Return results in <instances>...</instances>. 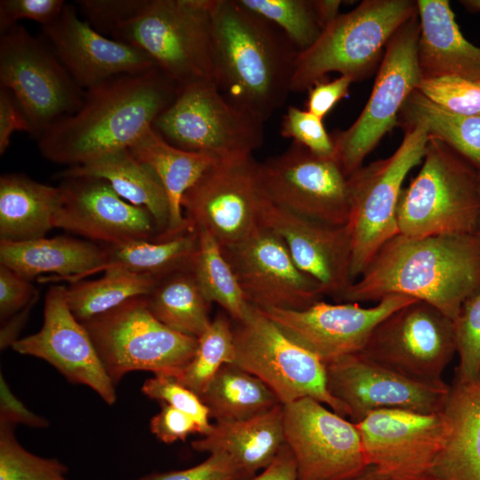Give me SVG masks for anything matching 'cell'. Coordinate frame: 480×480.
<instances>
[{
  "instance_id": "obj_1",
  "label": "cell",
  "mask_w": 480,
  "mask_h": 480,
  "mask_svg": "<svg viewBox=\"0 0 480 480\" xmlns=\"http://www.w3.org/2000/svg\"><path fill=\"white\" fill-rule=\"evenodd\" d=\"M480 290V235L407 237L384 244L340 302H379L404 295L436 307L454 319Z\"/></svg>"
},
{
  "instance_id": "obj_2",
  "label": "cell",
  "mask_w": 480,
  "mask_h": 480,
  "mask_svg": "<svg viewBox=\"0 0 480 480\" xmlns=\"http://www.w3.org/2000/svg\"><path fill=\"white\" fill-rule=\"evenodd\" d=\"M179 85L158 67L85 91L82 107L38 139L47 160L68 167L128 148L174 100Z\"/></svg>"
},
{
  "instance_id": "obj_3",
  "label": "cell",
  "mask_w": 480,
  "mask_h": 480,
  "mask_svg": "<svg viewBox=\"0 0 480 480\" xmlns=\"http://www.w3.org/2000/svg\"><path fill=\"white\" fill-rule=\"evenodd\" d=\"M214 84L266 122L286 101L299 52L275 25L238 0H212Z\"/></svg>"
},
{
  "instance_id": "obj_4",
  "label": "cell",
  "mask_w": 480,
  "mask_h": 480,
  "mask_svg": "<svg viewBox=\"0 0 480 480\" xmlns=\"http://www.w3.org/2000/svg\"><path fill=\"white\" fill-rule=\"evenodd\" d=\"M396 217L399 234L407 237L478 234L480 172L429 135L421 168L401 192Z\"/></svg>"
},
{
  "instance_id": "obj_5",
  "label": "cell",
  "mask_w": 480,
  "mask_h": 480,
  "mask_svg": "<svg viewBox=\"0 0 480 480\" xmlns=\"http://www.w3.org/2000/svg\"><path fill=\"white\" fill-rule=\"evenodd\" d=\"M417 13V1L364 0L340 14L309 48L298 53L291 92L308 91L331 72L355 82L366 78L380 65L392 36Z\"/></svg>"
},
{
  "instance_id": "obj_6",
  "label": "cell",
  "mask_w": 480,
  "mask_h": 480,
  "mask_svg": "<svg viewBox=\"0 0 480 480\" xmlns=\"http://www.w3.org/2000/svg\"><path fill=\"white\" fill-rule=\"evenodd\" d=\"M212 0H146L112 38L148 54L179 86L214 83Z\"/></svg>"
},
{
  "instance_id": "obj_7",
  "label": "cell",
  "mask_w": 480,
  "mask_h": 480,
  "mask_svg": "<svg viewBox=\"0 0 480 480\" xmlns=\"http://www.w3.org/2000/svg\"><path fill=\"white\" fill-rule=\"evenodd\" d=\"M404 138L387 158L361 166L348 177L354 282L389 239L399 234L397 206L407 174L424 158L429 133L420 122L401 125Z\"/></svg>"
},
{
  "instance_id": "obj_8",
  "label": "cell",
  "mask_w": 480,
  "mask_h": 480,
  "mask_svg": "<svg viewBox=\"0 0 480 480\" xmlns=\"http://www.w3.org/2000/svg\"><path fill=\"white\" fill-rule=\"evenodd\" d=\"M114 385L128 372L173 376L193 357L198 339L177 332L149 311L146 296L82 323Z\"/></svg>"
},
{
  "instance_id": "obj_9",
  "label": "cell",
  "mask_w": 480,
  "mask_h": 480,
  "mask_svg": "<svg viewBox=\"0 0 480 480\" xmlns=\"http://www.w3.org/2000/svg\"><path fill=\"white\" fill-rule=\"evenodd\" d=\"M232 324V364L260 379L282 405L308 397L342 417L348 416L345 407L327 389L325 364L288 337L258 308L252 305L242 320Z\"/></svg>"
},
{
  "instance_id": "obj_10",
  "label": "cell",
  "mask_w": 480,
  "mask_h": 480,
  "mask_svg": "<svg viewBox=\"0 0 480 480\" xmlns=\"http://www.w3.org/2000/svg\"><path fill=\"white\" fill-rule=\"evenodd\" d=\"M263 124L204 81L179 86L152 129L172 146L223 159L252 155L262 145Z\"/></svg>"
},
{
  "instance_id": "obj_11",
  "label": "cell",
  "mask_w": 480,
  "mask_h": 480,
  "mask_svg": "<svg viewBox=\"0 0 480 480\" xmlns=\"http://www.w3.org/2000/svg\"><path fill=\"white\" fill-rule=\"evenodd\" d=\"M0 88L14 95L36 139L76 112L85 93L48 43L18 24L1 35Z\"/></svg>"
},
{
  "instance_id": "obj_12",
  "label": "cell",
  "mask_w": 480,
  "mask_h": 480,
  "mask_svg": "<svg viewBox=\"0 0 480 480\" xmlns=\"http://www.w3.org/2000/svg\"><path fill=\"white\" fill-rule=\"evenodd\" d=\"M418 13L403 24L385 47L364 109L345 131L332 137L335 160L346 177L363 165L381 139L398 125V116L422 75L418 62Z\"/></svg>"
},
{
  "instance_id": "obj_13",
  "label": "cell",
  "mask_w": 480,
  "mask_h": 480,
  "mask_svg": "<svg viewBox=\"0 0 480 480\" xmlns=\"http://www.w3.org/2000/svg\"><path fill=\"white\" fill-rule=\"evenodd\" d=\"M268 198L252 155L219 159L185 193L184 218L210 233L221 248L236 244L262 226Z\"/></svg>"
},
{
  "instance_id": "obj_14",
  "label": "cell",
  "mask_w": 480,
  "mask_h": 480,
  "mask_svg": "<svg viewBox=\"0 0 480 480\" xmlns=\"http://www.w3.org/2000/svg\"><path fill=\"white\" fill-rule=\"evenodd\" d=\"M362 352L410 379L442 383L456 354L452 319L416 300L380 321Z\"/></svg>"
},
{
  "instance_id": "obj_15",
  "label": "cell",
  "mask_w": 480,
  "mask_h": 480,
  "mask_svg": "<svg viewBox=\"0 0 480 480\" xmlns=\"http://www.w3.org/2000/svg\"><path fill=\"white\" fill-rule=\"evenodd\" d=\"M283 408L298 480H349L369 468L355 423L308 397Z\"/></svg>"
},
{
  "instance_id": "obj_16",
  "label": "cell",
  "mask_w": 480,
  "mask_h": 480,
  "mask_svg": "<svg viewBox=\"0 0 480 480\" xmlns=\"http://www.w3.org/2000/svg\"><path fill=\"white\" fill-rule=\"evenodd\" d=\"M259 174L275 204L325 224L347 225L348 177L335 159L316 156L292 141L283 153L259 162Z\"/></svg>"
},
{
  "instance_id": "obj_17",
  "label": "cell",
  "mask_w": 480,
  "mask_h": 480,
  "mask_svg": "<svg viewBox=\"0 0 480 480\" xmlns=\"http://www.w3.org/2000/svg\"><path fill=\"white\" fill-rule=\"evenodd\" d=\"M325 376L330 395L345 407L353 423L382 409L441 412L450 392V385L444 381L426 383L410 379L363 352L326 364Z\"/></svg>"
},
{
  "instance_id": "obj_18",
  "label": "cell",
  "mask_w": 480,
  "mask_h": 480,
  "mask_svg": "<svg viewBox=\"0 0 480 480\" xmlns=\"http://www.w3.org/2000/svg\"><path fill=\"white\" fill-rule=\"evenodd\" d=\"M366 460L388 480H435L434 466L446 423L443 411L382 409L355 423Z\"/></svg>"
},
{
  "instance_id": "obj_19",
  "label": "cell",
  "mask_w": 480,
  "mask_h": 480,
  "mask_svg": "<svg viewBox=\"0 0 480 480\" xmlns=\"http://www.w3.org/2000/svg\"><path fill=\"white\" fill-rule=\"evenodd\" d=\"M221 250L246 300L260 309L302 310L325 296L295 265L283 240L264 226Z\"/></svg>"
},
{
  "instance_id": "obj_20",
  "label": "cell",
  "mask_w": 480,
  "mask_h": 480,
  "mask_svg": "<svg viewBox=\"0 0 480 480\" xmlns=\"http://www.w3.org/2000/svg\"><path fill=\"white\" fill-rule=\"evenodd\" d=\"M416 299L391 295L372 307L317 301L302 310L260 309L288 337L324 364L362 352L375 327L389 314Z\"/></svg>"
},
{
  "instance_id": "obj_21",
  "label": "cell",
  "mask_w": 480,
  "mask_h": 480,
  "mask_svg": "<svg viewBox=\"0 0 480 480\" xmlns=\"http://www.w3.org/2000/svg\"><path fill=\"white\" fill-rule=\"evenodd\" d=\"M65 289L66 285L62 284L48 289L41 329L34 334L18 339L11 347L19 354L46 361L68 382L92 388L111 405L116 400L115 385L86 328L68 307Z\"/></svg>"
},
{
  "instance_id": "obj_22",
  "label": "cell",
  "mask_w": 480,
  "mask_h": 480,
  "mask_svg": "<svg viewBox=\"0 0 480 480\" xmlns=\"http://www.w3.org/2000/svg\"><path fill=\"white\" fill-rule=\"evenodd\" d=\"M62 198L53 228H61L102 246L135 240H156L151 214L123 199L104 180L61 179Z\"/></svg>"
},
{
  "instance_id": "obj_23",
  "label": "cell",
  "mask_w": 480,
  "mask_h": 480,
  "mask_svg": "<svg viewBox=\"0 0 480 480\" xmlns=\"http://www.w3.org/2000/svg\"><path fill=\"white\" fill-rule=\"evenodd\" d=\"M42 30L59 60L84 92L113 77L141 74L157 67L142 50L96 31L68 4Z\"/></svg>"
},
{
  "instance_id": "obj_24",
  "label": "cell",
  "mask_w": 480,
  "mask_h": 480,
  "mask_svg": "<svg viewBox=\"0 0 480 480\" xmlns=\"http://www.w3.org/2000/svg\"><path fill=\"white\" fill-rule=\"evenodd\" d=\"M262 226L283 240L295 265L322 286L324 295L340 302L354 282L351 238L347 225L333 226L310 220L268 199Z\"/></svg>"
},
{
  "instance_id": "obj_25",
  "label": "cell",
  "mask_w": 480,
  "mask_h": 480,
  "mask_svg": "<svg viewBox=\"0 0 480 480\" xmlns=\"http://www.w3.org/2000/svg\"><path fill=\"white\" fill-rule=\"evenodd\" d=\"M105 248L88 240L68 236L21 242L0 241V265L31 281L84 280L105 260Z\"/></svg>"
},
{
  "instance_id": "obj_26",
  "label": "cell",
  "mask_w": 480,
  "mask_h": 480,
  "mask_svg": "<svg viewBox=\"0 0 480 480\" xmlns=\"http://www.w3.org/2000/svg\"><path fill=\"white\" fill-rule=\"evenodd\" d=\"M418 62L422 79L480 82V46L464 37L448 0H417Z\"/></svg>"
},
{
  "instance_id": "obj_27",
  "label": "cell",
  "mask_w": 480,
  "mask_h": 480,
  "mask_svg": "<svg viewBox=\"0 0 480 480\" xmlns=\"http://www.w3.org/2000/svg\"><path fill=\"white\" fill-rule=\"evenodd\" d=\"M443 413L446 429L435 480H480V379H453Z\"/></svg>"
},
{
  "instance_id": "obj_28",
  "label": "cell",
  "mask_w": 480,
  "mask_h": 480,
  "mask_svg": "<svg viewBox=\"0 0 480 480\" xmlns=\"http://www.w3.org/2000/svg\"><path fill=\"white\" fill-rule=\"evenodd\" d=\"M284 444V408L277 404L247 420L216 421L191 446L196 452L227 454L252 478L271 464Z\"/></svg>"
},
{
  "instance_id": "obj_29",
  "label": "cell",
  "mask_w": 480,
  "mask_h": 480,
  "mask_svg": "<svg viewBox=\"0 0 480 480\" xmlns=\"http://www.w3.org/2000/svg\"><path fill=\"white\" fill-rule=\"evenodd\" d=\"M59 179L94 177L106 180L125 201L145 208L156 224L159 240L165 234L170 205L163 184L148 164L128 148L116 150L81 165L68 167L56 174Z\"/></svg>"
},
{
  "instance_id": "obj_30",
  "label": "cell",
  "mask_w": 480,
  "mask_h": 480,
  "mask_svg": "<svg viewBox=\"0 0 480 480\" xmlns=\"http://www.w3.org/2000/svg\"><path fill=\"white\" fill-rule=\"evenodd\" d=\"M131 153L148 164L160 179L170 205L165 234L159 240L175 237L193 228L184 218L181 201L185 193L220 158L171 145L149 127L131 147Z\"/></svg>"
},
{
  "instance_id": "obj_31",
  "label": "cell",
  "mask_w": 480,
  "mask_h": 480,
  "mask_svg": "<svg viewBox=\"0 0 480 480\" xmlns=\"http://www.w3.org/2000/svg\"><path fill=\"white\" fill-rule=\"evenodd\" d=\"M60 188L20 173L0 177V241L21 242L44 237L53 228L60 205Z\"/></svg>"
},
{
  "instance_id": "obj_32",
  "label": "cell",
  "mask_w": 480,
  "mask_h": 480,
  "mask_svg": "<svg viewBox=\"0 0 480 480\" xmlns=\"http://www.w3.org/2000/svg\"><path fill=\"white\" fill-rule=\"evenodd\" d=\"M198 247L195 228L166 240H135L104 246L105 260L90 276L109 269H124L162 278L169 274L191 270Z\"/></svg>"
},
{
  "instance_id": "obj_33",
  "label": "cell",
  "mask_w": 480,
  "mask_h": 480,
  "mask_svg": "<svg viewBox=\"0 0 480 480\" xmlns=\"http://www.w3.org/2000/svg\"><path fill=\"white\" fill-rule=\"evenodd\" d=\"M152 315L170 329L199 338L210 326L211 303L191 270L169 274L158 280L146 296Z\"/></svg>"
},
{
  "instance_id": "obj_34",
  "label": "cell",
  "mask_w": 480,
  "mask_h": 480,
  "mask_svg": "<svg viewBox=\"0 0 480 480\" xmlns=\"http://www.w3.org/2000/svg\"><path fill=\"white\" fill-rule=\"evenodd\" d=\"M201 399L216 421L247 420L281 404L260 379L230 364L219 370Z\"/></svg>"
},
{
  "instance_id": "obj_35",
  "label": "cell",
  "mask_w": 480,
  "mask_h": 480,
  "mask_svg": "<svg viewBox=\"0 0 480 480\" xmlns=\"http://www.w3.org/2000/svg\"><path fill=\"white\" fill-rule=\"evenodd\" d=\"M160 278L124 269H109L95 280L70 283L65 299L74 316L84 323L125 301L147 296Z\"/></svg>"
},
{
  "instance_id": "obj_36",
  "label": "cell",
  "mask_w": 480,
  "mask_h": 480,
  "mask_svg": "<svg viewBox=\"0 0 480 480\" xmlns=\"http://www.w3.org/2000/svg\"><path fill=\"white\" fill-rule=\"evenodd\" d=\"M422 123L480 172V116L451 113L421 94L412 92L398 116V125Z\"/></svg>"
},
{
  "instance_id": "obj_37",
  "label": "cell",
  "mask_w": 480,
  "mask_h": 480,
  "mask_svg": "<svg viewBox=\"0 0 480 480\" xmlns=\"http://www.w3.org/2000/svg\"><path fill=\"white\" fill-rule=\"evenodd\" d=\"M196 230L198 247L191 271L200 290L211 304L220 305L233 322L242 320L252 304L246 300L217 240L203 228Z\"/></svg>"
},
{
  "instance_id": "obj_38",
  "label": "cell",
  "mask_w": 480,
  "mask_h": 480,
  "mask_svg": "<svg viewBox=\"0 0 480 480\" xmlns=\"http://www.w3.org/2000/svg\"><path fill=\"white\" fill-rule=\"evenodd\" d=\"M234 359L232 320L224 311L220 312L198 338L192 359L172 377L201 397L219 370L232 364Z\"/></svg>"
},
{
  "instance_id": "obj_39",
  "label": "cell",
  "mask_w": 480,
  "mask_h": 480,
  "mask_svg": "<svg viewBox=\"0 0 480 480\" xmlns=\"http://www.w3.org/2000/svg\"><path fill=\"white\" fill-rule=\"evenodd\" d=\"M239 3L278 28L299 52L309 48L322 28L313 0H238Z\"/></svg>"
},
{
  "instance_id": "obj_40",
  "label": "cell",
  "mask_w": 480,
  "mask_h": 480,
  "mask_svg": "<svg viewBox=\"0 0 480 480\" xmlns=\"http://www.w3.org/2000/svg\"><path fill=\"white\" fill-rule=\"evenodd\" d=\"M13 429L14 426L0 422V480H68L63 463L27 451Z\"/></svg>"
},
{
  "instance_id": "obj_41",
  "label": "cell",
  "mask_w": 480,
  "mask_h": 480,
  "mask_svg": "<svg viewBox=\"0 0 480 480\" xmlns=\"http://www.w3.org/2000/svg\"><path fill=\"white\" fill-rule=\"evenodd\" d=\"M459 364L454 380L480 379V290L469 297L452 320Z\"/></svg>"
},
{
  "instance_id": "obj_42",
  "label": "cell",
  "mask_w": 480,
  "mask_h": 480,
  "mask_svg": "<svg viewBox=\"0 0 480 480\" xmlns=\"http://www.w3.org/2000/svg\"><path fill=\"white\" fill-rule=\"evenodd\" d=\"M417 90L451 113L480 116V82L458 77L422 79Z\"/></svg>"
},
{
  "instance_id": "obj_43",
  "label": "cell",
  "mask_w": 480,
  "mask_h": 480,
  "mask_svg": "<svg viewBox=\"0 0 480 480\" xmlns=\"http://www.w3.org/2000/svg\"><path fill=\"white\" fill-rule=\"evenodd\" d=\"M141 392L151 399L164 403L189 415L198 425L201 435H207L212 427L210 412L201 397L171 375H155L146 380Z\"/></svg>"
},
{
  "instance_id": "obj_44",
  "label": "cell",
  "mask_w": 480,
  "mask_h": 480,
  "mask_svg": "<svg viewBox=\"0 0 480 480\" xmlns=\"http://www.w3.org/2000/svg\"><path fill=\"white\" fill-rule=\"evenodd\" d=\"M280 134L292 139L316 156L335 159V144L324 124L311 112L291 106L284 115Z\"/></svg>"
},
{
  "instance_id": "obj_45",
  "label": "cell",
  "mask_w": 480,
  "mask_h": 480,
  "mask_svg": "<svg viewBox=\"0 0 480 480\" xmlns=\"http://www.w3.org/2000/svg\"><path fill=\"white\" fill-rule=\"evenodd\" d=\"M146 0H77L86 22L100 34L110 35L133 18Z\"/></svg>"
},
{
  "instance_id": "obj_46",
  "label": "cell",
  "mask_w": 480,
  "mask_h": 480,
  "mask_svg": "<svg viewBox=\"0 0 480 480\" xmlns=\"http://www.w3.org/2000/svg\"><path fill=\"white\" fill-rule=\"evenodd\" d=\"M251 479L223 452L210 453L196 466L181 470L151 473L135 480H249Z\"/></svg>"
},
{
  "instance_id": "obj_47",
  "label": "cell",
  "mask_w": 480,
  "mask_h": 480,
  "mask_svg": "<svg viewBox=\"0 0 480 480\" xmlns=\"http://www.w3.org/2000/svg\"><path fill=\"white\" fill-rule=\"evenodd\" d=\"M65 4L63 0H1L0 33L4 34L20 20L47 26L60 16Z\"/></svg>"
},
{
  "instance_id": "obj_48",
  "label": "cell",
  "mask_w": 480,
  "mask_h": 480,
  "mask_svg": "<svg viewBox=\"0 0 480 480\" xmlns=\"http://www.w3.org/2000/svg\"><path fill=\"white\" fill-rule=\"evenodd\" d=\"M37 292L31 281L0 265V318L4 323L32 307Z\"/></svg>"
},
{
  "instance_id": "obj_49",
  "label": "cell",
  "mask_w": 480,
  "mask_h": 480,
  "mask_svg": "<svg viewBox=\"0 0 480 480\" xmlns=\"http://www.w3.org/2000/svg\"><path fill=\"white\" fill-rule=\"evenodd\" d=\"M160 411L152 417L149 423L151 433L164 444L185 441L193 434H200L197 423L187 413L164 403H159Z\"/></svg>"
},
{
  "instance_id": "obj_50",
  "label": "cell",
  "mask_w": 480,
  "mask_h": 480,
  "mask_svg": "<svg viewBox=\"0 0 480 480\" xmlns=\"http://www.w3.org/2000/svg\"><path fill=\"white\" fill-rule=\"evenodd\" d=\"M354 82L348 76L316 82L308 90L307 110L324 119L340 100L348 95L349 87Z\"/></svg>"
},
{
  "instance_id": "obj_51",
  "label": "cell",
  "mask_w": 480,
  "mask_h": 480,
  "mask_svg": "<svg viewBox=\"0 0 480 480\" xmlns=\"http://www.w3.org/2000/svg\"><path fill=\"white\" fill-rule=\"evenodd\" d=\"M26 132L30 135L32 129L26 115L14 95L7 89L0 88V155L8 148L11 137L15 132Z\"/></svg>"
},
{
  "instance_id": "obj_52",
  "label": "cell",
  "mask_w": 480,
  "mask_h": 480,
  "mask_svg": "<svg viewBox=\"0 0 480 480\" xmlns=\"http://www.w3.org/2000/svg\"><path fill=\"white\" fill-rule=\"evenodd\" d=\"M0 422L12 426L25 424L33 428H45L47 420L29 411L11 391L5 380L0 377Z\"/></svg>"
},
{
  "instance_id": "obj_53",
  "label": "cell",
  "mask_w": 480,
  "mask_h": 480,
  "mask_svg": "<svg viewBox=\"0 0 480 480\" xmlns=\"http://www.w3.org/2000/svg\"><path fill=\"white\" fill-rule=\"evenodd\" d=\"M249 480H298L295 460L288 445L284 444L271 464Z\"/></svg>"
},
{
  "instance_id": "obj_54",
  "label": "cell",
  "mask_w": 480,
  "mask_h": 480,
  "mask_svg": "<svg viewBox=\"0 0 480 480\" xmlns=\"http://www.w3.org/2000/svg\"><path fill=\"white\" fill-rule=\"evenodd\" d=\"M340 0H313V7L322 30L339 15Z\"/></svg>"
},
{
  "instance_id": "obj_55",
  "label": "cell",
  "mask_w": 480,
  "mask_h": 480,
  "mask_svg": "<svg viewBox=\"0 0 480 480\" xmlns=\"http://www.w3.org/2000/svg\"><path fill=\"white\" fill-rule=\"evenodd\" d=\"M349 480H388V479L382 476L378 472H376L373 468L369 467L364 473Z\"/></svg>"
},
{
  "instance_id": "obj_56",
  "label": "cell",
  "mask_w": 480,
  "mask_h": 480,
  "mask_svg": "<svg viewBox=\"0 0 480 480\" xmlns=\"http://www.w3.org/2000/svg\"><path fill=\"white\" fill-rule=\"evenodd\" d=\"M460 3L469 12H480V0H462Z\"/></svg>"
},
{
  "instance_id": "obj_57",
  "label": "cell",
  "mask_w": 480,
  "mask_h": 480,
  "mask_svg": "<svg viewBox=\"0 0 480 480\" xmlns=\"http://www.w3.org/2000/svg\"><path fill=\"white\" fill-rule=\"evenodd\" d=\"M478 234L480 235V224H479V232H478Z\"/></svg>"
}]
</instances>
